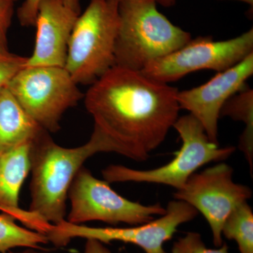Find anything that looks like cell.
Segmentation results:
<instances>
[{"label": "cell", "mask_w": 253, "mask_h": 253, "mask_svg": "<svg viewBox=\"0 0 253 253\" xmlns=\"http://www.w3.org/2000/svg\"><path fill=\"white\" fill-rule=\"evenodd\" d=\"M179 90L141 71L114 66L84 95L93 132L106 153L143 162L159 147L179 118Z\"/></svg>", "instance_id": "cell-1"}, {"label": "cell", "mask_w": 253, "mask_h": 253, "mask_svg": "<svg viewBox=\"0 0 253 253\" xmlns=\"http://www.w3.org/2000/svg\"><path fill=\"white\" fill-rule=\"evenodd\" d=\"M106 153L101 139L92 132L85 144L66 148L56 144L44 131L31 148V201L28 211L49 224L66 220L68 191L86 160Z\"/></svg>", "instance_id": "cell-2"}, {"label": "cell", "mask_w": 253, "mask_h": 253, "mask_svg": "<svg viewBox=\"0 0 253 253\" xmlns=\"http://www.w3.org/2000/svg\"><path fill=\"white\" fill-rule=\"evenodd\" d=\"M157 5L156 0H118L115 66L141 71L191 41L189 32L173 24Z\"/></svg>", "instance_id": "cell-3"}, {"label": "cell", "mask_w": 253, "mask_h": 253, "mask_svg": "<svg viewBox=\"0 0 253 253\" xmlns=\"http://www.w3.org/2000/svg\"><path fill=\"white\" fill-rule=\"evenodd\" d=\"M118 0H90L73 28L65 68L78 84H91L115 66Z\"/></svg>", "instance_id": "cell-4"}, {"label": "cell", "mask_w": 253, "mask_h": 253, "mask_svg": "<svg viewBox=\"0 0 253 253\" xmlns=\"http://www.w3.org/2000/svg\"><path fill=\"white\" fill-rule=\"evenodd\" d=\"M173 127L180 136V149L175 157L161 167L150 169L111 165L102 170L104 180L110 183H151L181 189L190 176L205 165L220 162L230 157L234 146L221 147L208 137L204 126L191 114L178 118Z\"/></svg>", "instance_id": "cell-5"}, {"label": "cell", "mask_w": 253, "mask_h": 253, "mask_svg": "<svg viewBox=\"0 0 253 253\" xmlns=\"http://www.w3.org/2000/svg\"><path fill=\"white\" fill-rule=\"evenodd\" d=\"M78 86L65 68L34 66L25 68L6 87L41 127L55 133L63 114L84 98Z\"/></svg>", "instance_id": "cell-6"}, {"label": "cell", "mask_w": 253, "mask_h": 253, "mask_svg": "<svg viewBox=\"0 0 253 253\" xmlns=\"http://www.w3.org/2000/svg\"><path fill=\"white\" fill-rule=\"evenodd\" d=\"M166 208V212L157 219L129 227H91L64 220L52 224L46 236L56 247L67 246L73 239L81 238L103 244L119 241L135 245L145 253H167L163 244L172 239L179 226L193 220L199 212L189 204L175 199Z\"/></svg>", "instance_id": "cell-7"}, {"label": "cell", "mask_w": 253, "mask_h": 253, "mask_svg": "<svg viewBox=\"0 0 253 253\" xmlns=\"http://www.w3.org/2000/svg\"><path fill=\"white\" fill-rule=\"evenodd\" d=\"M68 199L71 208L66 220L75 224L98 221L111 225L120 223L139 225L166 211L160 204L146 206L126 199L113 190L110 183L95 177L84 166L75 176Z\"/></svg>", "instance_id": "cell-8"}, {"label": "cell", "mask_w": 253, "mask_h": 253, "mask_svg": "<svg viewBox=\"0 0 253 253\" xmlns=\"http://www.w3.org/2000/svg\"><path fill=\"white\" fill-rule=\"evenodd\" d=\"M252 53L253 28L226 41H214L211 37H199L179 49L150 63L141 73L168 84L201 70L221 72Z\"/></svg>", "instance_id": "cell-9"}, {"label": "cell", "mask_w": 253, "mask_h": 253, "mask_svg": "<svg viewBox=\"0 0 253 253\" xmlns=\"http://www.w3.org/2000/svg\"><path fill=\"white\" fill-rule=\"evenodd\" d=\"M234 169L225 163H218L190 176L174 198L184 201L202 214L212 232L216 247L223 244V224L230 213L252 197V190L233 180Z\"/></svg>", "instance_id": "cell-10"}, {"label": "cell", "mask_w": 253, "mask_h": 253, "mask_svg": "<svg viewBox=\"0 0 253 253\" xmlns=\"http://www.w3.org/2000/svg\"><path fill=\"white\" fill-rule=\"evenodd\" d=\"M253 74V53L235 66L217 73L202 85L178 91L180 109L186 110L204 126L213 142H218V121L223 106L231 96L246 87Z\"/></svg>", "instance_id": "cell-11"}, {"label": "cell", "mask_w": 253, "mask_h": 253, "mask_svg": "<svg viewBox=\"0 0 253 253\" xmlns=\"http://www.w3.org/2000/svg\"><path fill=\"white\" fill-rule=\"evenodd\" d=\"M81 13L61 0L42 1L34 26L37 29L34 49L28 57L26 67L65 68L70 39Z\"/></svg>", "instance_id": "cell-12"}, {"label": "cell", "mask_w": 253, "mask_h": 253, "mask_svg": "<svg viewBox=\"0 0 253 253\" xmlns=\"http://www.w3.org/2000/svg\"><path fill=\"white\" fill-rule=\"evenodd\" d=\"M32 144L0 155V211L11 214L28 229L46 235L52 224L19 206L21 187L31 172Z\"/></svg>", "instance_id": "cell-13"}, {"label": "cell", "mask_w": 253, "mask_h": 253, "mask_svg": "<svg viewBox=\"0 0 253 253\" xmlns=\"http://www.w3.org/2000/svg\"><path fill=\"white\" fill-rule=\"evenodd\" d=\"M44 131L6 86L0 89V155L33 142Z\"/></svg>", "instance_id": "cell-14"}, {"label": "cell", "mask_w": 253, "mask_h": 253, "mask_svg": "<svg viewBox=\"0 0 253 253\" xmlns=\"http://www.w3.org/2000/svg\"><path fill=\"white\" fill-rule=\"evenodd\" d=\"M231 118L244 123V130L239 138V149L249 163L250 172L253 171V90L246 86L236 93L223 106L220 117Z\"/></svg>", "instance_id": "cell-15"}, {"label": "cell", "mask_w": 253, "mask_h": 253, "mask_svg": "<svg viewBox=\"0 0 253 253\" xmlns=\"http://www.w3.org/2000/svg\"><path fill=\"white\" fill-rule=\"evenodd\" d=\"M16 219L6 212L0 214V253L16 248L41 249L49 243L45 234L18 226Z\"/></svg>", "instance_id": "cell-16"}, {"label": "cell", "mask_w": 253, "mask_h": 253, "mask_svg": "<svg viewBox=\"0 0 253 253\" xmlns=\"http://www.w3.org/2000/svg\"><path fill=\"white\" fill-rule=\"evenodd\" d=\"M221 234L236 241L240 253H253V212L248 202L240 205L228 216Z\"/></svg>", "instance_id": "cell-17"}, {"label": "cell", "mask_w": 253, "mask_h": 253, "mask_svg": "<svg viewBox=\"0 0 253 253\" xmlns=\"http://www.w3.org/2000/svg\"><path fill=\"white\" fill-rule=\"evenodd\" d=\"M27 61L28 57L13 54L8 46L0 44V89L26 67Z\"/></svg>", "instance_id": "cell-18"}, {"label": "cell", "mask_w": 253, "mask_h": 253, "mask_svg": "<svg viewBox=\"0 0 253 253\" xmlns=\"http://www.w3.org/2000/svg\"><path fill=\"white\" fill-rule=\"evenodd\" d=\"M171 253H229V249L225 243L217 249H209L201 234L191 231L174 243Z\"/></svg>", "instance_id": "cell-19"}, {"label": "cell", "mask_w": 253, "mask_h": 253, "mask_svg": "<svg viewBox=\"0 0 253 253\" xmlns=\"http://www.w3.org/2000/svg\"><path fill=\"white\" fill-rule=\"evenodd\" d=\"M43 0H24L17 11L20 24L24 27L34 26L36 23L38 6ZM68 6L81 12V0H61Z\"/></svg>", "instance_id": "cell-20"}, {"label": "cell", "mask_w": 253, "mask_h": 253, "mask_svg": "<svg viewBox=\"0 0 253 253\" xmlns=\"http://www.w3.org/2000/svg\"><path fill=\"white\" fill-rule=\"evenodd\" d=\"M14 1L0 0V44L8 46V32L14 14Z\"/></svg>", "instance_id": "cell-21"}, {"label": "cell", "mask_w": 253, "mask_h": 253, "mask_svg": "<svg viewBox=\"0 0 253 253\" xmlns=\"http://www.w3.org/2000/svg\"><path fill=\"white\" fill-rule=\"evenodd\" d=\"M84 253H112L104 244L97 240L86 239Z\"/></svg>", "instance_id": "cell-22"}, {"label": "cell", "mask_w": 253, "mask_h": 253, "mask_svg": "<svg viewBox=\"0 0 253 253\" xmlns=\"http://www.w3.org/2000/svg\"><path fill=\"white\" fill-rule=\"evenodd\" d=\"M158 4L161 5L164 7H171L175 5L176 0H156Z\"/></svg>", "instance_id": "cell-23"}, {"label": "cell", "mask_w": 253, "mask_h": 253, "mask_svg": "<svg viewBox=\"0 0 253 253\" xmlns=\"http://www.w3.org/2000/svg\"><path fill=\"white\" fill-rule=\"evenodd\" d=\"M5 253H48L46 251H41V249H27L25 251H21V252L14 253L11 252V251Z\"/></svg>", "instance_id": "cell-24"}, {"label": "cell", "mask_w": 253, "mask_h": 253, "mask_svg": "<svg viewBox=\"0 0 253 253\" xmlns=\"http://www.w3.org/2000/svg\"><path fill=\"white\" fill-rule=\"evenodd\" d=\"M217 1H241V2L246 3V4H249L250 6H251L253 9V0H217Z\"/></svg>", "instance_id": "cell-25"}, {"label": "cell", "mask_w": 253, "mask_h": 253, "mask_svg": "<svg viewBox=\"0 0 253 253\" xmlns=\"http://www.w3.org/2000/svg\"><path fill=\"white\" fill-rule=\"evenodd\" d=\"M12 1H14V2H16V1H17V0H12Z\"/></svg>", "instance_id": "cell-26"}]
</instances>
